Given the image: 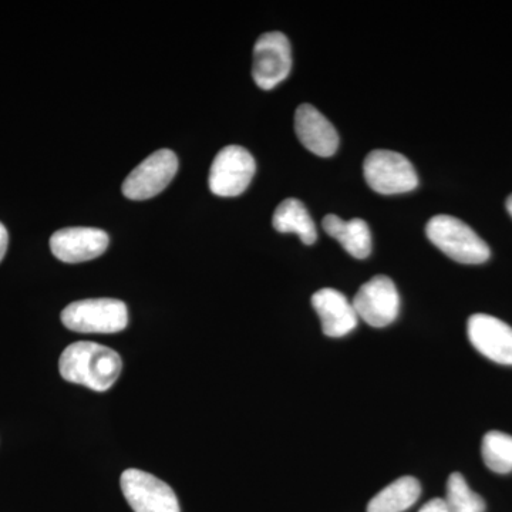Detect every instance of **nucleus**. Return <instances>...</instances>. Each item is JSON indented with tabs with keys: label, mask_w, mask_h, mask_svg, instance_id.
<instances>
[{
	"label": "nucleus",
	"mask_w": 512,
	"mask_h": 512,
	"mask_svg": "<svg viewBox=\"0 0 512 512\" xmlns=\"http://www.w3.org/2000/svg\"><path fill=\"white\" fill-rule=\"evenodd\" d=\"M64 380L82 384L94 392H107L123 370V360L116 350L94 342H77L67 346L59 360Z\"/></svg>",
	"instance_id": "f257e3e1"
},
{
	"label": "nucleus",
	"mask_w": 512,
	"mask_h": 512,
	"mask_svg": "<svg viewBox=\"0 0 512 512\" xmlns=\"http://www.w3.org/2000/svg\"><path fill=\"white\" fill-rule=\"evenodd\" d=\"M427 238L453 261L480 265L490 259L491 251L466 222L450 215H437L427 222Z\"/></svg>",
	"instance_id": "f03ea898"
},
{
	"label": "nucleus",
	"mask_w": 512,
	"mask_h": 512,
	"mask_svg": "<svg viewBox=\"0 0 512 512\" xmlns=\"http://www.w3.org/2000/svg\"><path fill=\"white\" fill-rule=\"evenodd\" d=\"M62 322L73 332L117 333L127 328V306L117 299H84L64 309Z\"/></svg>",
	"instance_id": "7ed1b4c3"
},
{
	"label": "nucleus",
	"mask_w": 512,
	"mask_h": 512,
	"mask_svg": "<svg viewBox=\"0 0 512 512\" xmlns=\"http://www.w3.org/2000/svg\"><path fill=\"white\" fill-rule=\"evenodd\" d=\"M366 183L383 195L404 194L419 185L413 164L403 154L390 150H375L363 163Z\"/></svg>",
	"instance_id": "20e7f679"
},
{
	"label": "nucleus",
	"mask_w": 512,
	"mask_h": 512,
	"mask_svg": "<svg viewBox=\"0 0 512 512\" xmlns=\"http://www.w3.org/2000/svg\"><path fill=\"white\" fill-rule=\"evenodd\" d=\"M256 164L247 148L228 146L222 148L211 165L210 190L218 197H238L247 190L254 178Z\"/></svg>",
	"instance_id": "39448f33"
},
{
	"label": "nucleus",
	"mask_w": 512,
	"mask_h": 512,
	"mask_svg": "<svg viewBox=\"0 0 512 512\" xmlns=\"http://www.w3.org/2000/svg\"><path fill=\"white\" fill-rule=\"evenodd\" d=\"M120 484L134 512H181L173 488L153 474L130 468L121 474Z\"/></svg>",
	"instance_id": "423d86ee"
},
{
	"label": "nucleus",
	"mask_w": 512,
	"mask_h": 512,
	"mask_svg": "<svg viewBox=\"0 0 512 512\" xmlns=\"http://www.w3.org/2000/svg\"><path fill=\"white\" fill-rule=\"evenodd\" d=\"M291 69V43L284 33L269 32L256 40L252 77L259 89H274L284 82Z\"/></svg>",
	"instance_id": "0eeeda50"
},
{
	"label": "nucleus",
	"mask_w": 512,
	"mask_h": 512,
	"mask_svg": "<svg viewBox=\"0 0 512 512\" xmlns=\"http://www.w3.org/2000/svg\"><path fill=\"white\" fill-rule=\"evenodd\" d=\"M177 171L178 158L175 153L158 150L128 174L123 183V194L128 200H150L167 188Z\"/></svg>",
	"instance_id": "6e6552de"
},
{
	"label": "nucleus",
	"mask_w": 512,
	"mask_h": 512,
	"mask_svg": "<svg viewBox=\"0 0 512 512\" xmlns=\"http://www.w3.org/2000/svg\"><path fill=\"white\" fill-rule=\"evenodd\" d=\"M352 305L357 318L373 328H384L397 319L400 296L392 279L379 275L360 286Z\"/></svg>",
	"instance_id": "1a4fd4ad"
},
{
	"label": "nucleus",
	"mask_w": 512,
	"mask_h": 512,
	"mask_svg": "<svg viewBox=\"0 0 512 512\" xmlns=\"http://www.w3.org/2000/svg\"><path fill=\"white\" fill-rule=\"evenodd\" d=\"M109 244V235L97 228H63L50 238L53 255L66 264H80L99 258Z\"/></svg>",
	"instance_id": "9d476101"
},
{
	"label": "nucleus",
	"mask_w": 512,
	"mask_h": 512,
	"mask_svg": "<svg viewBox=\"0 0 512 512\" xmlns=\"http://www.w3.org/2000/svg\"><path fill=\"white\" fill-rule=\"evenodd\" d=\"M468 339L477 352L500 363L512 366V328L507 323L485 313H476L468 319Z\"/></svg>",
	"instance_id": "9b49d317"
},
{
	"label": "nucleus",
	"mask_w": 512,
	"mask_h": 512,
	"mask_svg": "<svg viewBox=\"0 0 512 512\" xmlns=\"http://www.w3.org/2000/svg\"><path fill=\"white\" fill-rule=\"evenodd\" d=\"M295 131L303 146L316 156L332 157L338 151V131L312 104H302L296 110Z\"/></svg>",
	"instance_id": "f8f14e48"
},
{
	"label": "nucleus",
	"mask_w": 512,
	"mask_h": 512,
	"mask_svg": "<svg viewBox=\"0 0 512 512\" xmlns=\"http://www.w3.org/2000/svg\"><path fill=\"white\" fill-rule=\"evenodd\" d=\"M312 306L322 322V330L329 338H343L356 329L357 318L352 302L342 292L323 288L312 296Z\"/></svg>",
	"instance_id": "ddd939ff"
},
{
	"label": "nucleus",
	"mask_w": 512,
	"mask_h": 512,
	"mask_svg": "<svg viewBox=\"0 0 512 512\" xmlns=\"http://www.w3.org/2000/svg\"><path fill=\"white\" fill-rule=\"evenodd\" d=\"M322 227L330 237L338 239L340 245L357 259H365L372 252V234L366 221L355 218L345 221L338 215H326Z\"/></svg>",
	"instance_id": "4468645a"
},
{
	"label": "nucleus",
	"mask_w": 512,
	"mask_h": 512,
	"mask_svg": "<svg viewBox=\"0 0 512 512\" xmlns=\"http://www.w3.org/2000/svg\"><path fill=\"white\" fill-rule=\"evenodd\" d=\"M272 225L278 232L282 234L298 235L305 245L315 244L318 239V231H316L315 222H313L311 214L306 210L303 202L296 198H288L278 205L275 210Z\"/></svg>",
	"instance_id": "2eb2a0df"
},
{
	"label": "nucleus",
	"mask_w": 512,
	"mask_h": 512,
	"mask_svg": "<svg viewBox=\"0 0 512 512\" xmlns=\"http://www.w3.org/2000/svg\"><path fill=\"white\" fill-rule=\"evenodd\" d=\"M420 494L419 480L410 476L399 478L370 500L367 512H404L417 503Z\"/></svg>",
	"instance_id": "dca6fc26"
},
{
	"label": "nucleus",
	"mask_w": 512,
	"mask_h": 512,
	"mask_svg": "<svg viewBox=\"0 0 512 512\" xmlns=\"http://www.w3.org/2000/svg\"><path fill=\"white\" fill-rule=\"evenodd\" d=\"M481 454L485 466L497 474H508L512 471V436L501 431H490L485 434L481 444Z\"/></svg>",
	"instance_id": "f3484780"
},
{
	"label": "nucleus",
	"mask_w": 512,
	"mask_h": 512,
	"mask_svg": "<svg viewBox=\"0 0 512 512\" xmlns=\"http://www.w3.org/2000/svg\"><path fill=\"white\" fill-rule=\"evenodd\" d=\"M446 501L450 512H484L483 497L474 493L463 474L453 473L448 477Z\"/></svg>",
	"instance_id": "a211bd4d"
},
{
	"label": "nucleus",
	"mask_w": 512,
	"mask_h": 512,
	"mask_svg": "<svg viewBox=\"0 0 512 512\" xmlns=\"http://www.w3.org/2000/svg\"><path fill=\"white\" fill-rule=\"evenodd\" d=\"M419 512H450L444 498H434L420 508Z\"/></svg>",
	"instance_id": "6ab92c4d"
},
{
	"label": "nucleus",
	"mask_w": 512,
	"mask_h": 512,
	"mask_svg": "<svg viewBox=\"0 0 512 512\" xmlns=\"http://www.w3.org/2000/svg\"><path fill=\"white\" fill-rule=\"evenodd\" d=\"M9 244V234L8 229L5 228V225L0 222V262L5 258L6 251H8Z\"/></svg>",
	"instance_id": "aec40b11"
},
{
	"label": "nucleus",
	"mask_w": 512,
	"mask_h": 512,
	"mask_svg": "<svg viewBox=\"0 0 512 512\" xmlns=\"http://www.w3.org/2000/svg\"><path fill=\"white\" fill-rule=\"evenodd\" d=\"M507 210L508 212H510V215L512 217V194L510 195V197H508L507 200Z\"/></svg>",
	"instance_id": "412c9836"
}]
</instances>
